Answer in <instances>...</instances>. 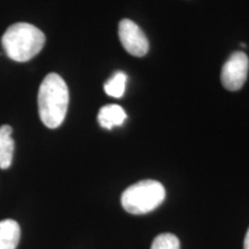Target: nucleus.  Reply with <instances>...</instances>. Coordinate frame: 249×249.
Here are the masks:
<instances>
[{"mask_svg": "<svg viewBox=\"0 0 249 249\" xmlns=\"http://www.w3.org/2000/svg\"><path fill=\"white\" fill-rule=\"evenodd\" d=\"M244 249H249V229L247 233H246L245 241H244Z\"/></svg>", "mask_w": 249, "mask_h": 249, "instance_id": "nucleus-11", "label": "nucleus"}, {"mask_svg": "<svg viewBox=\"0 0 249 249\" xmlns=\"http://www.w3.org/2000/svg\"><path fill=\"white\" fill-rule=\"evenodd\" d=\"M151 249H180V241L172 233H161L154 239Z\"/></svg>", "mask_w": 249, "mask_h": 249, "instance_id": "nucleus-10", "label": "nucleus"}, {"mask_svg": "<svg viewBox=\"0 0 249 249\" xmlns=\"http://www.w3.org/2000/svg\"><path fill=\"white\" fill-rule=\"evenodd\" d=\"M166 196L164 186L156 180H142L121 195V205L128 213L144 214L157 209Z\"/></svg>", "mask_w": 249, "mask_h": 249, "instance_id": "nucleus-3", "label": "nucleus"}, {"mask_svg": "<svg viewBox=\"0 0 249 249\" xmlns=\"http://www.w3.org/2000/svg\"><path fill=\"white\" fill-rule=\"evenodd\" d=\"M11 126L4 124L0 127V169L7 170L11 167L13 160V154L15 148V142L12 138Z\"/></svg>", "mask_w": 249, "mask_h": 249, "instance_id": "nucleus-6", "label": "nucleus"}, {"mask_svg": "<svg viewBox=\"0 0 249 249\" xmlns=\"http://www.w3.org/2000/svg\"><path fill=\"white\" fill-rule=\"evenodd\" d=\"M126 112L120 105L108 104L103 107L98 112V123L105 129H112L120 126L126 120Z\"/></svg>", "mask_w": 249, "mask_h": 249, "instance_id": "nucleus-7", "label": "nucleus"}, {"mask_svg": "<svg viewBox=\"0 0 249 249\" xmlns=\"http://www.w3.org/2000/svg\"><path fill=\"white\" fill-rule=\"evenodd\" d=\"M70 92L60 75L51 73L45 76L38 91V112L48 128H58L66 117Z\"/></svg>", "mask_w": 249, "mask_h": 249, "instance_id": "nucleus-1", "label": "nucleus"}, {"mask_svg": "<svg viewBox=\"0 0 249 249\" xmlns=\"http://www.w3.org/2000/svg\"><path fill=\"white\" fill-rule=\"evenodd\" d=\"M1 43L12 60L26 62L39 53L45 44V35L33 24L18 22L5 31Z\"/></svg>", "mask_w": 249, "mask_h": 249, "instance_id": "nucleus-2", "label": "nucleus"}, {"mask_svg": "<svg viewBox=\"0 0 249 249\" xmlns=\"http://www.w3.org/2000/svg\"><path fill=\"white\" fill-rule=\"evenodd\" d=\"M20 236L21 230L18 222L13 219L0 222V249H17Z\"/></svg>", "mask_w": 249, "mask_h": 249, "instance_id": "nucleus-8", "label": "nucleus"}, {"mask_svg": "<svg viewBox=\"0 0 249 249\" xmlns=\"http://www.w3.org/2000/svg\"><path fill=\"white\" fill-rule=\"evenodd\" d=\"M119 38L124 49L134 57H143L148 53L149 42L147 36L132 20L124 18L120 21Z\"/></svg>", "mask_w": 249, "mask_h": 249, "instance_id": "nucleus-5", "label": "nucleus"}, {"mask_svg": "<svg viewBox=\"0 0 249 249\" xmlns=\"http://www.w3.org/2000/svg\"><path fill=\"white\" fill-rule=\"evenodd\" d=\"M248 70V55L241 51L233 52L222 68L220 80L224 88L230 91L240 90L247 80Z\"/></svg>", "mask_w": 249, "mask_h": 249, "instance_id": "nucleus-4", "label": "nucleus"}, {"mask_svg": "<svg viewBox=\"0 0 249 249\" xmlns=\"http://www.w3.org/2000/svg\"><path fill=\"white\" fill-rule=\"evenodd\" d=\"M127 75L123 71H117L112 75L104 85V90L108 96L114 98L123 97L126 88Z\"/></svg>", "mask_w": 249, "mask_h": 249, "instance_id": "nucleus-9", "label": "nucleus"}]
</instances>
